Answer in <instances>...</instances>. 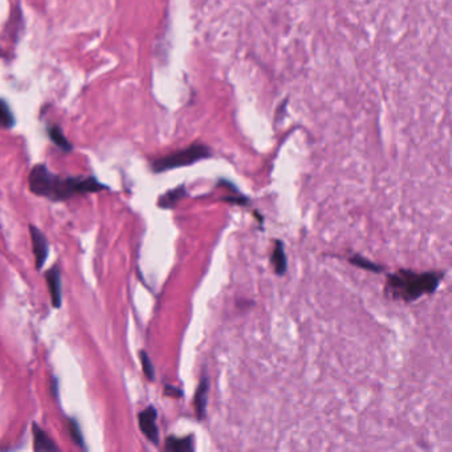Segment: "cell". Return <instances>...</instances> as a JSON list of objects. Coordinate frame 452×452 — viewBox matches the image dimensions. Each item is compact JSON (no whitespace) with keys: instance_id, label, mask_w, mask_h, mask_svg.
Segmentation results:
<instances>
[{"instance_id":"e0dca14e","label":"cell","mask_w":452,"mask_h":452,"mask_svg":"<svg viewBox=\"0 0 452 452\" xmlns=\"http://www.w3.org/2000/svg\"><path fill=\"white\" fill-rule=\"evenodd\" d=\"M165 392H166L167 395H172V397H181L182 395L181 390H178L177 387H171V386H166Z\"/></svg>"},{"instance_id":"5bb4252c","label":"cell","mask_w":452,"mask_h":452,"mask_svg":"<svg viewBox=\"0 0 452 452\" xmlns=\"http://www.w3.org/2000/svg\"><path fill=\"white\" fill-rule=\"evenodd\" d=\"M68 427H70L72 441L76 443L77 446H80V447H85L84 446V436H82V432H81L80 426H79L77 421L76 419H70Z\"/></svg>"},{"instance_id":"277c9868","label":"cell","mask_w":452,"mask_h":452,"mask_svg":"<svg viewBox=\"0 0 452 452\" xmlns=\"http://www.w3.org/2000/svg\"><path fill=\"white\" fill-rule=\"evenodd\" d=\"M31 241H32V250L36 260V268L41 270L43 265L47 262L48 253H50V246L45 235L35 226H30Z\"/></svg>"},{"instance_id":"3957f363","label":"cell","mask_w":452,"mask_h":452,"mask_svg":"<svg viewBox=\"0 0 452 452\" xmlns=\"http://www.w3.org/2000/svg\"><path fill=\"white\" fill-rule=\"evenodd\" d=\"M210 154L211 153H210L209 148L197 143L187 149L175 151L166 157L155 160L151 163V169L155 172H163V171L172 170V169H178V167H183V166H190L195 162L209 158Z\"/></svg>"},{"instance_id":"6da1fadb","label":"cell","mask_w":452,"mask_h":452,"mask_svg":"<svg viewBox=\"0 0 452 452\" xmlns=\"http://www.w3.org/2000/svg\"><path fill=\"white\" fill-rule=\"evenodd\" d=\"M30 189L33 194L60 202L70 199L75 195L99 192L108 187L93 177H60L53 174L45 165H36L30 172Z\"/></svg>"},{"instance_id":"9c48e42d","label":"cell","mask_w":452,"mask_h":452,"mask_svg":"<svg viewBox=\"0 0 452 452\" xmlns=\"http://www.w3.org/2000/svg\"><path fill=\"white\" fill-rule=\"evenodd\" d=\"M272 264H273L275 272L279 276L285 275L287 268H288V260H287V255L284 251V244H282V241H276L275 243V248H273V253H272Z\"/></svg>"},{"instance_id":"2e32d148","label":"cell","mask_w":452,"mask_h":452,"mask_svg":"<svg viewBox=\"0 0 452 452\" xmlns=\"http://www.w3.org/2000/svg\"><path fill=\"white\" fill-rule=\"evenodd\" d=\"M351 263H352L353 265H357V267L363 268V270H369V271L373 272H382V268L380 265H377V264H374V263L369 262V260L363 259L361 256H357V255L351 258Z\"/></svg>"},{"instance_id":"52a82bcc","label":"cell","mask_w":452,"mask_h":452,"mask_svg":"<svg viewBox=\"0 0 452 452\" xmlns=\"http://www.w3.org/2000/svg\"><path fill=\"white\" fill-rule=\"evenodd\" d=\"M33 432V448L35 451H59V447L50 439V436L38 424L32 426Z\"/></svg>"},{"instance_id":"ba28073f","label":"cell","mask_w":452,"mask_h":452,"mask_svg":"<svg viewBox=\"0 0 452 452\" xmlns=\"http://www.w3.org/2000/svg\"><path fill=\"white\" fill-rule=\"evenodd\" d=\"M209 387H210L209 378L206 375H203L201 382H199L197 394H195V410H197V415H198L199 419H204V415H206Z\"/></svg>"},{"instance_id":"4fadbf2b","label":"cell","mask_w":452,"mask_h":452,"mask_svg":"<svg viewBox=\"0 0 452 452\" xmlns=\"http://www.w3.org/2000/svg\"><path fill=\"white\" fill-rule=\"evenodd\" d=\"M15 125V118L6 101H0V126L11 129Z\"/></svg>"},{"instance_id":"30bf717a","label":"cell","mask_w":452,"mask_h":452,"mask_svg":"<svg viewBox=\"0 0 452 452\" xmlns=\"http://www.w3.org/2000/svg\"><path fill=\"white\" fill-rule=\"evenodd\" d=\"M165 448L171 452H191L194 451V441L191 436L187 438H175L170 436L166 441Z\"/></svg>"},{"instance_id":"7c38bea8","label":"cell","mask_w":452,"mask_h":452,"mask_svg":"<svg viewBox=\"0 0 452 452\" xmlns=\"http://www.w3.org/2000/svg\"><path fill=\"white\" fill-rule=\"evenodd\" d=\"M48 136H50V141L53 142L56 146H59L61 150L72 151V145L68 142V140L65 138L64 133L61 131L60 128L57 125H53L50 126L48 129Z\"/></svg>"},{"instance_id":"8992f818","label":"cell","mask_w":452,"mask_h":452,"mask_svg":"<svg viewBox=\"0 0 452 452\" xmlns=\"http://www.w3.org/2000/svg\"><path fill=\"white\" fill-rule=\"evenodd\" d=\"M45 280H47V285L50 290L52 305L55 308H60L62 297H61V276L59 267H56V265L52 267L50 271L45 273Z\"/></svg>"},{"instance_id":"5b68a950","label":"cell","mask_w":452,"mask_h":452,"mask_svg":"<svg viewBox=\"0 0 452 452\" xmlns=\"http://www.w3.org/2000/svg\"><path fill=\"white\" fill-rule=\"evenodd\" d=\"M138 421H140V427H141V431L143 432V435L153 444L158 446V443H160V431H158V426H157V410L153 406H149L148 409H145L143 412H140Z\"/></svg>"},{"instance_id":"7a4b0ae2","label":"cell","mask_w":452,"mask_h":452,"mask_svg":"<svg viewBox=\"0 0 452 452\" xmlns=\"http://www.w3.org/2000/svg\"><path fill=\"white\" fill-rule=\"evenodd\" d=\"M443 273H415L412 271H399L390 275L386 282V293L404 302H412L424 294L435 291L442 282Z\"/></svg>"},{"instance_id":"9a60e30c","label":"cell","mask_w":452,"mask_h":452,"mask_svg":"<svg viewBox=\"0 0 452 452\" xmlns=\"http://www.w3.org/2000/svg\"><path fill=\"white\" fill-rule=\"evenodd\" d=\"M140 358H141L142 368H143V373L145 375L148 377L149 381H154V377H155V370H154V366H153V362H151L150 357L148 355V353L142 351L140 353Z\"/></svg>"},{"instance_id":"8fae6325","label":"cell","mask_w":452,"mask_h":452,"mask_svg":"<svg viewBox=\"0 0 452 452\" xmlns=\"http://www.w3.org/2000/svg\"><path fill=\"white\" fill-rule=\"evenodd\" d=\"M184 195H186L184 187L180 186L174 190L167 191L165 195H162L158 201V206L162 209H172L177 206V203L181 201Z\"/></svg>"}]
</instances>
